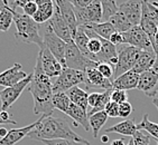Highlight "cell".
<instances>
[{
  "label": "cell",
  "mask_w": 158,
  "mask_h": 145,
  "mask_svg": "<svg viewBox=\"0 0 158 145\" xmlns=\"http://www.w3.org/2000/svg\"><path fill=\"white\" fill-rule=\"evenodd\" d=\"M27 137L36 141H53V139H66L75 143H81L83 145H90L82 136L75 133L69 122L65 118L57 116H45L42 115L38 120V124L36 127L28 134Z\"/></svg>",
  "instance_id": "6da1fadb"
},
{
  "label": "cell",
  "mask_w": 158,
  "mask_h": 145,
  "mask_svg": "<svg viewBox=\"0 0 158 145\" xmlns=\"http://www.w3.org/2000/svg\"><path fill=\"white\" fill-rule=\"evenodd\" d=\"M27 88L34 100V114L45 116L53 115L55 109L53 106V83L43 70L40 55L37 56L33 77Z\"/></svg>",
  "instance_id": "7a4b0ae2"
},
{
  "label": "cell",
  "mask_w": 158,
  "mask_h": 145,
  "mask_svg": "<svg viewBox=\"0 0 158 145\" xmlns=\"http://www.w3.org/2000/svg\"><path fill=\"white\" fill-rule=\"evenodd\" d=\"M141 0H127L122 2L118 8V11L111 17L109 22L113 25L119 33H126L132 27L139 26L141 19Z\"/></svg>",
  "instance_id": "3957f363"
},
{
  "label": "cell",
  "mask_w": 158,
  "mask_h": 145,
  "mask_svg": "<svg viewBox=\"0 0 158 145\" xmlns=\"http://www.w3.org/2000/svg\"><path fill=\"white\" fill-rule=\"evenodd\" d=\"M14 22L17 28L15 37L19 42L36 44L40 49L44 47L43 37L40 35V25L35 22L31 17H28L24 14H18L15 10Z\"/></svg>",
  "instance_id": "277c9868"
},
{
  "label": "cell",
  "mask_w": 158,
  "mask_h": 145,
  "mask_svg": "<svg viewBox=\"0 0 158 145\" xmlns=\"http://www.w3.org/2000/svg\"><path fill=\"white\" fill-rule=\"evenodd\" d=\"M117 52H118V63L114 66L113 80L120 75L134 68L141 50L138 48H135L132 46L123 44V45H120L117 47Z\"/></svg>",
  "instance_id": "5b68a950"
},
{
  "label": "cell",
  "mask_w": 158,
  "mask_h": 145,
  "mask_svg": "<svg viewBox=\"0 0 158 145\" xmlns=\"http://www.w3.org/2000/svg\"><path fill=\"white\" fill-rule=\"evenodd\" d=\"M86 82L84 72L71 68H64L61 75L53 83V93H65L70 88Z\"/></svg>",
  "instance_id": "8992f818"
},
{
  "label": "cell",
  "mask_w": 158,
  "mask_h": 145,
  "mask_svg": "<svg viewBox=\"0 0 158 145\" xmlns=\"http://www.w3.org/2000/svg\"><path fill=\"white\" fill-rule=\"evenodd\" d=\"M65 66H66V68H71V69L85 72L90 67H97L98 63L90 61V59L85 57L84 55L82 54V52L77 48V46L72 40L70 42H66Z\"/></svg>",
  "instance_id": "52a82bcc"
},
{
  "label": "cell",
  "mask_w": 158,
  "mask_h": 145,
  "mask_svg": "<svg viewBox=\"0 0 158 145\" xmlns=\"http://www.w3.org/2000/svg\"><path fill=\"white\" fill-rule=\"evenodd\" d=\"M43 42L44 46L48 49L49 52L54 55V57L62 64L64 68L65 66V49H66V42L62 40L56 33L53 31L47 22L45 24L44 27V33H43Z\"/></svg>",
  "instance_id": "ba28073f"
},
{
  "label": "cell",
  "mask_w": 158,
  "mask_h": 145,
  "mask_svg": "<svg viewBox=\"0 0 158 145\" xmlns=\"http://www.w3.org/2000/svg\"><path fill=\"white\" fill-rule=\"evenodd\" d=\"M75 18L77 26L89 24H100L103 20V14H102V5L100 0H94L91 5H89L85 8H75Z\"/></svg>",
  "instance_id": "9c48e42d"
},
{
  "label": "cell",
  "mask_w": 158,
  "mask_h": 145,
  "mask_svg": "<svg viewBox=\"0 0 158 145\" xmlns=\"http://www.w3.org/2000/svg\"><path fill=\"white\" fill-rule=\"evenodd\" d=\"M122 37H123V44L125 45L132 46V47L140 49V50L154 52L150 38L143 30V28L140 26L132 27L126 33H122Z\"/></svg>",
  "instance_id": "30bf717a"
},
{
  "label": "cell",
  "mask_w": 158,
  "mask_h": 145,
  "mask_svg": "<svg viewBox=\"0 0 158 145\" xmlns=\"http://www.w3.org/2000/svg\"><path fill=\"white\" fill-rule=\"evenodd\" d=\"M31 77H33V72L23 79L18 84L10 86V87H6L0 91V100H1V111H8L11 107V105L15 103L16 100H18L21 93L24 92L26 87H28V85L31 83Z\"/></svg>",
  "instance_id": "8fae6325"
},
{
  "label": "cell",
  "mask_w": 158,
  "mask_h": 145,
  "mask_svg": "<svg viewBox=\"0 0 158 145\" xmlns=\"http://www.w3.org/2000/svg\"><path fill=\"white\" fill-rule=\"evenodd\" d=\"M38 55L40 56L43 70L49 78H56L61 75L64 67L62 66V64L54 57V55L49 52L45 46L43 48H40Z\"/></svg>",
  "instance_id": "7c38bea8"
},
{
  "label": "cell",
  "mask_w": 158,
  "mask_h": 145,
  "mask_svg": "<svg viewBox=\"0 0 158 145\" xmlns=\"http://www.w3.org/2000/svg\"><path fill=\"white\" fill-rule=\"evenodd\" d=\"M47 24L51 26L53 31H54L62 40H64L65 42H70L73 40L72 31H71L69 25L66 24V21L64 20V18L62 17L61 12H60V10H58L56 5H55L54 15H53L52 18L49 19V21L47 22Z\"/></svg>",
  "instance_id": "4fadbf2b"
},
{
  "label": "cell",
  "mask_w": 158,
  "mask_h": 145,
  "mask_svg": "<svg viewBox=\"0 0 158 145\" xmlns=\"http://www.w3.org/2000/svg\"><path fill=\"white\" fill-rule=\"evenodd\" d=\"M27 74L23 70V67L19 63L14 64L10 68L0 72V86L2 87H10L18 84L23 79L27 77Z\"/></svg>",
  "instance_id": "5bb4252c"
},
{
  "label": "cell",
  "mask_w": 158,
  "mask_h": 145,
  "mask_svg": "<svg viewBox=\"0 0 158 145\" xmlns=\"http://www.w3.org/2000/svg\"><path fill=\"white\" fill-rule=\"evenodd\" d=\"M137 89L143 92L148 97H155L158 93V75L152 69L139 75Z\"/></svg>",
  "instance_id": "9a60e30c"
},
{
  "label": "cell",
  "mask_w": 158,
  "mask_h": 145,
  "mask_svg": "<svg viewBox=\"0 0 158 145\" xmlns=\"http://www.w3.org/2000/svg\"><path fill=\"white\" fill-rule=\"evenodd\" d=\"M84 74L85 78H86L85 84H86L89 89H91L93 87L101 88L104 91L112 89V82L101 75V72L97 69V67H90L85 70Z\"/></svg>",
  "instance_id": "2e32d148"
},
{
  "label": "cell",
  "mask_w": 158,
  "mask_h": 145,
  "mask_svg": "<svg viewBox=\"0 0 158 145\" xmlns=\"http://www.w3.org/2000/svg\"><path fill=\"white\" fill-rule=\"evenodd\" d=\"M54 3L57 6L62 17L64 18V20L66 21V24L69 25V27L72 31V36H74L79 26L76 22L73 5L71 3L70 0H54Z\"/></svg>",
  "instance_id": "e0dca14e"
},
{
  "label": "cell",
  "mask_w": 158,
  "mask_h": 145,
  "mask_svg": "<svg viewBox=\"0 0 158 145\" xmlns=\"http://www.w3.org/2000/svg\"><path fill=\"white\" fill-rule=\"evenodd\" d=\"M138 82H139V74L131 69L117 77L114 80H112V88L127 92L129 89L137 88Z\"/></svg>",
  "instance_id": "ac0fdd59"
},
{
  "label": "cell",
  "mask_w": 158,
  "mask_h": 145,
  "mask_svg": "<svg viewBox=\"0 0 158 145\" xmlns=\"http://www.w3.org/2000/svg\"><path fill=\"white\" fill-rule=\"evenodd\" d=\"M38 124V121L34 122L33 124L27 125L24 127H19V128H11L10 131H8V133L5 137L0 139V145H15L21 141V139L26 137L28 134L31 133V131L36 127V125Z\"/></svg>",
  "instance_id": "d6986e66"
},
{
  "label": "cell",
  "mask_w": 158,
  "mask_h": 145,
  "mask_svg": "<svg viewBox=\"0 0 158 145\" xmlns=\"http://www.w3.org/2000/svg\"><path fill=\"white\" fill-rule=\"evenodd\" d=\"M65 114L73 120L75 125H81V126H83L85 132H90L91 127H90V123H89V116L86 111H84L80 106L75 105V104L71 103L70 107H69V109L66 111Z\"/></svg>",
  "instance_id": "ffe728a7"
},
{
  "label": "cell",
  "mask_w": 158,
  "mask_h": 145,
  "mask_svg": "<svg viewBox=\"0 0 158 145\" xmlns=\"http://www.w3.org/2000/svg\"><path fill=\"white\" fill-rule=\"evenodd\" d=\"M137 131V124H136L135 120L134 118H128V120L120 122V123L113 125V126L108 127L104 132H106V133L121 134V135L125 136H134Z\"/></svg>",
  "instance_id": "44dd1931"
},
{
  "label": "cell",
  "mask_w": 158,
  "mask_h": 145,
  "mask_svg": "<svg viewBox=\"0 0 158 145\" xmlns=\"http://www.w3.org/2000/svg\"><path fill=\"white\" fill-rule=\"evenodd\" d=\"M156 54L155 52H146V50H141L140 52L139 57H138L136 65L134 66L132 70H135L138 74L145 72L147 70H150L152 68V65L155 63Z\"/></svg>",
  "instance_id": "7402d4cb"
},
{
  "label": "cell",
  "mask_w": 158,
  "mask_h": 145,
  "mask_svg": "<svg viewBox=\"0 0 158 145\" xmlns=\"http://www.w3.org/2000/svg\"><path fill=\"white\" fill-rule=\"evenodd\" d=\"M37 7H38V9H37L36 14L33 16L34 21L37 22L38 25L48 22L49 19L52 18L53 15H54V9H55L54 0L49 1V2L38 5Z\"/></svg>",
  "instance_id": "603a6c76"
},
{
  "label": "cell",
  "mask_w": 158,
  "mask_h": 145,
  "mask_svg": "<svg viewBox=\"0 0 158 145\" xmlns=\"http://www.w3.org/2000/svg\"><path fill=\"white\" fill-rule=\"evenodd\" d=\"M66 95L69 96L70 100L75 105L80 106L81 108H83L84 111L88 112V97L89 94L82 89V88L77 87V86H74V87L70 88L67 92H65Z\"/></svg>",
  "instance_id": "cb8c5ba5"
},
{
  "label": "cell",
  "mask_w": 158,
  "mask_h": 145,
  "mask_svg": "<svg viewBox=\"0 0 158 145\" xmlns=\"http://www.w3.org/2000/svg\"><path fill=\"white\" fill-rule=\"evenodd\" d=\"M86 26L92 31H94L99 37L106 40H109L110 37L112 36V33L117 31L116 28L113 27V25L109 21H104V22H100V24H89Z\"/></svg>",
  "instance_id": "d4e9b609"
},
{
  "label": "cell",
  "mask_w": 158,
  "mask_h": 145,
  "mask_svg": "<svg viewBox=\"0 0 158 145\" xmlns=\"http://www.w3.org/2000/svg\"><path fill=\"white\" fill-rule=\"evenodd\" d=\"M106 121H108V115L106 114L104 111L98 112L95 114L91 115V116H89V123H90V127L92 128L94 139L98 137L99 132L102 128V126L106 123Z\"/></svg>",
  "instance_id": "484cf974"
},
{
  "label": "cell",
  "mask_w": 158,
  "mask_h": 145,
  "mask_svg": "<svg viewBox=\"0 0 158 145\" xmlns=\"http://www.w3.org/2000/svg\"><path fill=\"white\" fill-rule=\"evenodd\" d=\"M89 40H90V38L86 36V33H85L80 27H77V30H76L75 35L73 36V41H74V44L77 46V48L82 52V54L84 55L85 57L88 58V59H90V54H89V52H88Z\"/></svg>",
  "instance_id": "4316f807"
},
{
  "label": "cell",
  "mask_w": 158,
  "mask_h": 145,
  "mask_svg": "<svg viewBox=\"0 0 158 145\" xmlns=\"http://www.w3.org/2000/svg\"><path fill=\"white\" fill-rule=\"evenodd\" d=\"M71 102L66 93H54L53 95V106L55 109H58L62 113H66L71 105Z\"/></svg>",
  "instance_id": "83f0119b"
},
{
  "label": "cell",
  "mask_w": 158,
  "mask_h": 145,
  "mask_svg": "<svg viewBox=\"0 0 158 145\" xmlns=\"http://www.w3.org/2000/svg\"><path fill=\"white\" fill-rule=\"evenodd\" d=\"M138 131H145L148 132V135L152 136L156 141H158V124L154 123V122L149 121L148 115L145 114L143 117V121L140 122L139 124H137Z\"/></svg>",
  "instance_id": "f1b7e54d"
},
{
  "label": "cell",
  "mask_w": 158,
  "mask_h": 145,
  "mask_svg": "<svg viewBox=\"0 0 158 145\" xmlns=\"http://www.w3.org/2000/svg\"><path fill=\"white\" fill-rule=\"evenodd\" d=\"M14 11L10 8L0 11V33H6L9 30L10 26L14 22Z\"/></svg>",
  "instance_id": "f546056e"
},
{
  "label": "cell",
  "mask_w": 158,
  "mask_h": 145,
  "mask_svg": "<svg viewBox=\"0 0 158 145\" xmlns=\"http://www.w3.org/2000/svg\"><path fill=\"white\" fill-rule=\"evenodd\" d=\"M141 1H143L141 15H145L149 19H152L158 28V8L154 6L149 0H141Z\"/></svg>",
  "instance_id": "4dcf8cb0"
},
{
  "label": "cell",
  "mask_w": 158,
  "mask_h": 145,
  "mask_svg": "<svg viewBox=\"0 0 158 145\" xmlns=\"http://www.w3.org/2000/svg\"><path fill=\"white\" fill-rule=\"evenodd\" d=\"M97 69L101 72V75L106 77V79H111L113 78V75H114V67L112 65H110L108 63H98ZM112 82V80H111Z\"/></svg>",
  "instance_id": "1f68e13d"
},
{
  "label": "cell",
  "mask_w": 158,
  "mask_h": 145,
  "mask_svg": "<svg viewBox=\"0 0 158 145\" xmlns=\"http://www.w3.org/2000/svg\"><path fill=\"white\" fill-rule=\"evenodd\" d=\"M110 100L113 102V103L120 104L125 103V102H128V94L126 91H121V89H113L111 92V96H110Z\"/></svg>",
  "instance_id": "d6a6232c"
},
{
  "label": "cell",
  "mask_w": 158,
  "mask_h": 145,
  "mask_svg": "<svg viewBox=\"0 0 158 145\" xmlns=\"http://www.w3.org/2000/svg\"><path fill=\"white\" fill-rule=\"evenodd\" d=\"M134 145H149L150 144V136L145 134L141 131H137L132 136Z\"/></svg>",
  "instance_id": "836d02e7"
},
{
  "label": "cell",
  "mask_w": 158,
  "mask_h": 145,
  "mask_svg": "<svg viewBox=\"0 0 158 145\" xmlns=\"http://www.w3.org/2000/svg\"><path fill=\"white\" fill-rule=\"evenodd\" d=\"M104 112L108 115V117H119V105L110 100L109 103L106 104Z\"/></svg>",
  "instance_id": "e575fe53"
},
{
  "label": "cell",
  "mask_w": 158,
  "mask_h": 145,
  "mask_svg": "<svg viewBox=\"0 0 158 145\" xmlns=\"http://www.w3.org/2000/svg\"><path fill=\"white\" fill-rule=\"evenodd\" d=\"M134 108H132V105H131L129 102H125L119 105V117H123L127 118L128 116H130L131 113H132Z\"/></svg>",
  "instance_id": "d590c367"
},
{
  "label": "cell",
  "mask_w": 158,
  "mask_h": 145,
  "mask_svg": "<svg viewBox=\"0 0 158 145\" xmlns=\"http://www.w3.org/2000/svg\"><path fill=\"white\" fill-rule=\"evenodd\" d=\"M37 9H38V7H37V5L35 3V1H31V2L26 3V5L23 7L24 15L28 16V17H31V18H33V16L36 14Z\"/></svg>",
  "instance_id": "8d00e7d4"
},
{
  "label": "cell",
  "mask_w": 158,
  "mask_h": 145,
  "mask_svg": "<svg viewBox=\"0 0 158 145\" xmlns=\"http://www.w3.org/2000/svg\"><path fill=\"white\" fill-rule=\"evenodd\" d=\"M101 93H98V92H93V93L89 94L88 97V106L90 107V109L94 108L95 106L98 105L99 100H100Z\"/></svg>",
  "instance_id": "74e56055"
},
{
  "label": "cell",
  "mask_w": 158,
  "mask_h": 145,
  "mask_svg": "<svg viewBox=\"0 0 158 145\" xmlns=\"http://www.w3.org/2000/svg\"><path fill=\"white\" fill-rule=\"evenodd\" d=\"M0 124H12V125H16V124H17V122L12 121L11 117H10L9 113H8V112H6V111H1V112H0Z\"/></svg>",
  "instance_id": "f35d334b"
},
{
  "label": "cell",
  "mask_w": 158,
  "mask_h": 145,
  "mask_svg": "<svg viewBox=\"0 0 158 145\" xmlns=\"http://www.w3.org/2000/svg\"><path fill=\"white\" fill-rule=\"evenodd\" d=\"M109 41L111 44H113L114 46H120L123 45V37H122V33H119V31H116L114 33H112V36L110 37Z\"/></svg>",
  "instance_id": "ab89813d"
},
{
  "label": "cell",
  "mask_w": 158,
  "mask_h": 145,
  "mask_svg": "<svg viewBox=\"0 0 158 145\" xmlns=\"http://www.w3.org/2000/svg\"><path fill=\"white\" fill-rule=\"evenodd\" d=\"M46 145H77V143L66 139H53V141H40Z\"/></svg>",
  "instance_id": "60d3db41"
},
{
  "label": "cell",
  "mask_w": 158,
  "mask_h": 145,
  "mask_svg": "<svg viewBox=\"0 0 158 145\" xmlns=\"http://www.w3.org/2000/svg\"><path fill=\"white\" fill-rule=\"evenodd\" d=\"M70 1L75 8H85L89 5H91L94 0H70Z\"/></svg>",
  "instance_id": "b9f144b4"
},
{
  "label": "cell",
  "mask_w": 158,
  "mask_h": 145,
  "mask_svg": "<svg viewBox=\"0 0 158 145\" xmlns=\"http://www.w3.org/2000/svg\"><path fill=\"white\" fill-rule=\"evenodd\" d=\"M31 1H34V0H15V1H14V5H12V7H11V9L16 10V8H17V7H20V8H23L26 3L31 2Z\"/></svg>",
  "instance_id": "7bdbcfd3"
},
{
  "label": "cell",
  "mask_w": 158,
  "mask_h": 145,
  "mask_svg": "<svg viewBox=\"0 0 158 145\" xmlns=\"http://www.w3.org/2000/svg\"><path fill=\"white\" fill-rule=\"evenodd\" d=\"M156 54V59H155V63H154V65H152V70L155 74H157L158 75V53H155Z\"/></svg>",
  "instance_id": "ee69618b"
},
{
  "label": "cell",
  "mask_w": 158,
  "mask_h": 145,
  "mask_svg": "<svg viewBox=\"0 0 158 145\" xmlns=\"http://www.w3.org/2000/svg\"><path fill=\"white\" fill-rule=\"evenodd\" d=\"M152 48H154V52L158 53V31L155 36V40H154V44H152Z\"/></svg>",
  "instance_id": "f6af8a7d"
},
{
  "label": "cell",
  "mask_w": 158,
  "mask_h": 145,
  "mask_svg": "<svg viewBox=\"0 0 158 145\" xmlns=\"http://www.w3.org/2000/svg\"><path fill=\"white\" fill-rule=\"evenodd\" d=\"M110 145H126V144L122 139H113Z\"/></svg>",
  "instance_id": "bcb514c9"
},
{
  "label": "cell",
  "mask_w": 158,
  "mask_h": 145,
  "mask_svg": "<svg viewBox=\"0 0 158 145\" xmlns=\"http://www.w3.org/2000/svg\"><path fill=\"white\" fill-rule=\"evenodd\" d=\"M7 133H8V131H7L5 127H0V136H1V139L5 137V136L7 135Z\"/></svg>",
  "instance_id": "7dc6e473"
},
{
  "label": "cell",
  "mask_w": 158,
  "mask_h": 145,
  "mask_svg": "<svg viewBox=\"0 0 158 145\" xmlns=\"http://www.w3.org/2000/svg\"><path fill=\"white\" fill-rule=\"evenodd\" d=\"M7 8H10L9 6H7L6 3L3 2V0H0V11L3 9H7Z\"/></svg>",
  "instance_id": "c3c4849f"
},
{
  "label": "cell",
  "mask_w": 158,
  "mask_h": 145,
  "mask_svg": "<svg viewBox=\"0 0 158 145\" xmlns=\"http://www.w3.org/2000/svg\"><path fill=\"white\" fill-rule=\"evenodd\" d=\"M108 139H108V136L103 135L102 137H101V142H102V143H106V142H108Z\"/></svg>",
  "instance_id": "681fc988"
},
{
  "label": "cell",
  "mask_w": 158,
  "mask_h": 145,
  "mask_svg": "<svg viewBox=\"0 0 158 145\" xmlns=\"http://www.w3.org/2000/svg\"><path fill=\"white\" fill-rule=\"evenodd\" d=\"M152 103H154V105L156 106V108L158 109V98H156V97H155V98L152 100Z\"/></svg>",
  "instance_id": "f907efd6"
},
{
  "label": "cell",
  "mask_w": 158,
  "mask_h": 145,
  "mask_svg": "<svg viewBox=\"0 0 158 145\" xmlns=\"http://www.w3.org/2000/svg\"><path fill=\"white\" fill-rule=\"evenodd\" d=\"M152 5H154L155 7H157V8H158V2H157V1H154V2H152Z\"/></svg>",
  "instance_id": "816d5d0a"
},
{
  "label": "cell",
  "mask_w": 158,
  "mask_h": 145,
  "mask_svg": "<svg viewBox=\"0 0 158 145\" xmlns=\"http://www.w3.org/2000/svg\"><path fill=\"white\" fill-rule=\"evenodd\" d=\"M127 145H134V141H132V139H131L130 142L128 143V144H127Z\"/></svg>",
  "instance_id": "f5cc1de1"
},
{
  "label": "cell",
  "mask_w": 158,
  "mask_h": 145,
  "mask_svg": "<svg viewBox=\"0 0 158 145\" xmlns=\"http://www.w3.org/2000/svg\"><path fill=\"white\" fill-rule=\"evenodd\" d=\"M3 2L6 3L7 6H9V5H8V2H9V0H3Z\"/></svg>",
  "instance_id": "db71d44e"
},
{
  "label": "cell",
  "mask_w": 158,
  "mask_h": 145,
  "mask_svg": "<svg viewBox=\"0 0 158 145\" xmlns=\"http://www.w3.org/2000/svg\"><path fill=\"white\" fill-rule=\"evenodd\" d=\"M157 145H158V141H157Z\"/></svg>",
  "instance_id": "11a10c76"
},
{
  "label": "cell",
  "mask_w": 158,
  "mask_h": 145,
  "mask_svg": "<svg viewBox=\"0 0 158 145\" xmlns=\"http://www.w3.org/2000/svg\"><path fill=\"white\" fill-rule=\"evenodd\" d=\"M117 1H118V0H117Z\"/></svg>",
  "instance_id": "9f6ffc18"
}]
</instances>
